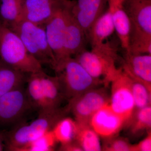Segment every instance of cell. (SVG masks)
Here are the masks:
<instances>
[{
	"mask_svg": "<svg viewBox=\"0 0 151 151\" xmlns=\"http://www.w3.org/2000/svg\"><path fill=\"white\" fill-rule=\"evenodd\" d=\"M122 63L123 72L132 79L151 88V54L126 52Z\"/></svg>",
	"mask_w": 151,
	"mask_h": 151,
	"instance_id": "cell-13",
	"label": "cell"
},
{
	"mask_svg": "<svg viewBox=\"0 0 151 151\" xmlns=\"http://www.w3.org/2000/svg\"><path fill=\"white\" fill-rule=\"evenodd\" d=\"M23 0H0V20L11 29L22 20Z\"/></svg>",
	"mask_w": 151,
	"mask_h": 151,
	"instance_id": "cell-21",
	"label": "cell"
},
{
	"mask_svg": "<svg viewBox=\"0 0 151 151\" xmlns=\"http://www.w3.org/2000/svg\"><path fill=\"white\" fill-rule=\"evenodd\" d=\"M26 75L0 59V96L23 86L27 79Z\"/></svg>",
	"mask_w": 151,
	"mask_h": 151,
	"instance_id": "cell-19",
	"label": "cell"
},
{
	"mask_svg": "<svg viewBox=\"0 0 151 151\" xmlns=\"http://www.w3.org/2000/svg\"><path fill=\"white\" fill-rule=\"evenodd\" d=\"M74 3L68 13L65 26L64 49L67 57L74 56L85 49L87 39L84 30L72 14L71 9Z\"/></svg>",
	"mask_w": 151,
	"mask_h": 151,
	"instance_id": "cell-15",
	"label": "cell"
},
{
	"mask_svg": "<svg viewBox=\"0 0 151 151\" xmlns=\"http://www.w3.org/2000/svg\"><path fill=\"white\" fill-rule=\"evenodd\" d=\"M74 1L65 0L53 16L44 25L49 45L55 58L56 64L68 57L64 51V37L68 13Z\"/></svg>",
	"mask_w": 151,
	"mask_h": 151,
	"instance_id": "cell-9",
	"label": "cell"
},
{
	"mask_svg": "<svg viewBox=\"0 0 151 151\" xmlns=\"http://www.w3.org/2000/svg\"><path fill=\"white\" fill-rule=\"evenodd\" d=\"M151 131L148 132L145 138L138 144L132 145V151H151Z\"/></svg>",
	"mask_w": 151,
	"mask_h": 151,
	"instance_id": "cell-28",
	"label": "cell"
},
{
	"mask_svg": "<svg viewBox=\"0 0 151 151\" xmlns=\"http://www.w3.org/2000/svg\"><path fill=\"white\" fill-rule=\"evenodd\" d=\"M59 151H83L81 147L75 140L65 145H60Z\"/></svg>",
	"mask_w": 151,
	"mask_h": 151,
	"instance_id": "cell-29",
	"label": "cell"
},
{
	"mask_svg": "<svg viewBox=\"0 0 151 151\" xmlns=\"http://www.w3.org/2000/svg\"><path fill=\"white\" fill-rule=\"evenodd\" d=\"M56 143L52 130H50L26 146L21 151H53Z\"/></svg>",
	"mask_w": 151,
	"mask_h": 151,
	"instance_id": "cell-26",
	"label": "cell"
},
{
	"mask_svg": "<svg viewBox=\"0 0 151 151\" xmlns=\"http://www.w3.org/2000/svg\"><path fill=\"white\" fill-rule=\"evenodd\" d=\"M97 86L77 97L68 107L78 124H89L90 120L99 109L110 103V95L106 88Z\"/></svg>",
	"mask_w": 151,
	"mask_h": 151,
	"instance_id": "cell-7",
	"label": "cell"
},
{
	"mask_svg": "<svg viewBox=\"0 0 151 151\" xmlns=\"http://www.w3.org/2000/svg\"><path fill=\"white\" fill-rule=\"evenodd\" d=\"M42 86L49 109H58L65 100L59 79L57 76H52L43 71L40 73Z\"/></svg>",
	"mask_w": 151,
	"mask_h": 151,
	"instance_id": "cell-18",
	"label": "cell"
},
{
	"mask_svg": "<svg viewBox=\"0 0 151 151\" xmlns=\"http://www.w3.org/2000/svg\"><path fill=\"white\" fill-rule=\"evenodd\" d=\"M114 31L112 12L108 8L96 19L89 28L86 33V39L93 48L105 43Z\"/></svg>",
	"mask_w": 151,
	"mask_h": 151,
	"instance_id": "cell-17",
	"label": "cell"
},
{
	"mask_svg": "<svg viewBox=\"0 0 151 151\" xmlns=\"http://www.w3.org/2000/svg\"><path fill=\"white\" fill-rule=\"evenodd\" d=\"M77 129L75 141L81 147L82 150H102L100 137L92 129L90 125L79 124L77 123Z\"/></svg>",
	"mask_w": 151,
	"mask_h": 151,
	"instance_id": "cell-22",
	"label": "cell"
},
{
	"mask_svg": "<svg viewBox=\"0 0 151 151\" xmlns=\"http://www.w3.org/2000/svg\"><path fill=\"white\" fill-rule=\"evenodd\" d=\"M65 0H23L22 19L44 26Z\"/></svg>",
	"mask_w": 151,
	"mask_h": 151,
	"instance_id": "cell-12",
	"label": "cell"
},
{
	"mask_svg": "<svg viewBox=\"0 0 151 151\" xmlns=\"http://www.w3.org/2000/svg\"><path fill=\"white\" fill-rule=\"evenodd\" d=\"M54 70L68 104L72 103L86 91L104 84L102 80L91 76L72 57H68L58 63Z\"/></svg>",
	"mask_w": 151,
	"mask_h": 151,
	"instance_id": "cell-3",
	"label": "cell"
},
{
	"mask_svg": "<svg viewBox=\"0 0 151 151\" xmlns=\"http://www.w3.org/2000/svg\"><path fill=\"white\" fill-rule=\"evenodd\" d=\"M70 112L67 105L55 110L38 112L37 118L29 124L17 127L5 137L8 150L21 151L24 147L52 129L58 121Z\"/></svg>",
	"mask_w": 151,
	"mask_h": 151,
	"instance_id": "cell-2",
	"label": "cell"
},
{
	"mask_svg": "<svg viewBox=\"0 0 151 151\" xmlns=\"http://www.w3.org/2000/svg\"><path fill=\"white\" fill-rule=\"evenodd\" d=\"M77 129L75 120L64 117L56 123L52 130L57 143L63 145L75 140Z\"/></svg>",
	"mask_w": 151,
	"mask_h": 151,
	"instance_id": "cell-24",
	"label": "cell"
},
{
	"mask_svg": "<svg viewBox=\"0 0 151 151\" xmlns=\"http://www.w3.org/2000/svg\"><path fill=\"white\" fill-rule=\"evenodd\" d=\"M125 127L129 129L132 135L151 131V105L135 110Z\"/></svg>",
	"mask_w": 151,
	"mask_h": 151,
	"instance_id": "cell-23",
	"label": "cell"
},
{
	"mask_svg": "<svg viewBox=\"0 0 151 151\" xmlns=\"http://www.w3.org/2000/svg\"><path fill=\"white\" fill-rule=\"evenodd\" d=\"M23 86L0 96V125L17 124L32 108Z\"/></svg>",
	"mask_w": 151,
	"mask_h": 151,
	"instance_id": "cell-10",
	"label": "cell"
},
{
	"mask_svg": "<svg viewBox=\"0 0 151 151\" xmlns=\"http://www.w3.org/2000/svg\"><path fill=\"white\" fill-rule=\"evenodd\" d=\"M111 84L110 107L127 124L134 112L135 106L131 88V78L121 70Z\"/></svg>",
	"mask_w": 151,
	"mask_h": 151,
	"instance_id": "cell-8",
	"label": "cell"
},
{
	"mask_svg": "<svg viewBox=\"0 0 151 151\" xmlns=\"http://www.w3.org/2000/svg\"><path fill=\"white\" fill-rule=\"evenodd\" d=\"M74 56L91 76L102 80L105 86H108L122 70L116 67L119 59L117 50L108 42L92 48L91 51L84 49Z\"/></svg>",
	"mask_w": 151,
	"mask_h": 151,
	"instance_id": "cell-4",
	"label": "cell"
},
{
	"mask_svg": "<svg viewBox=\"0 0 151 151\" xmlns=\"http://www.w3.org/2000/svg\"><path fill=\"white\" fill-rule=\"evenodd\" d=\"M0 59L26 74L44 71L41 64L28 52L17 34L3 25L0 29Z\"/></svg>",
	"mask_w": 151,
	"mask_h": 151,
	"instance_id": "cell-5",
	"label": "cell"
},
{
	"mask_svg": "<svg viewBox=\"0 0 151 151\" xmlns=\"http://www.w3.org/2000/svg\"><path fill=\"white\" fill-rule=\"evenodd\" d=\"M102 147L105 151H132V145L127 138L116 136L107 139Z\"/></svg>",
	"mask_w": 151,
	"mask_h": 151,
	"instance_id": "cell-27",
	"label": "cell"
},
{
	"mask_svg": "<svg viewBox=\"0 0 151 151\" xmlns=\"http://www.w3.org/2000/svg\"><path fill=\"white\" fill-rule=\"evenodd\" d=\"M130 22L128 52L151 54V0H124Z\"/></svg>",
	"mask_w": 151,
	"mask_h": 151,
	"instance_id": "cell-1",
	"label": "cell"
},
{
	"mask_svg": "<svg viewBox=\"0 0 151 151\" xmlns=\"http://www.w3.org/2000/svg\"><path fill=\"white\" fill-rule=\"evenodd\" d=\"M18 36L30 54L41 65L54 69L56 62L49 45L44 26L22 19L11 29Z\"/></svg>",
	"mask_w": 151,
	"mask_h": 151,
	"instance_id": "cell-6",
	"label": "cell"
},
{
	"mask_svg": "<svg viewBox=\"0 0 151 151\" xmlns=\"http://www.w3.org/2000/svg\"><path fill=\"white\" fill-rule=\"evenodd\" d=\"M124 0H108V8L112 12L115 31L119 37L121 46L128 52L129 46V19L123 5Z\"/></svg>",
	"mask_w": 151,
	"mask_h": 151,
	"instance_id": "cell-16",
	"label": "cell"
},
{
	"mask_svg": "<svg viewBox=\"0 0 151 151\" xmlns=\"http://www.w3.org/2000/svg\"><path fill=\"white\" fill-rule=\"evenodd\" d=\"M108 0H75L72 14L86 35L92 24L105 12Z\"/></svg>",
	"mask_w": 151,
	"mask_h": 151,
	"instance_id": "cell-14",
	"label": "cell"
},
{
	"mask_svg": "<svg viewBox=\"0 0 151 151\" xmlns=\"http://www.w3.org/2000/svg\"><path fill=\"white\" fill-rule=\"evenodd\" d=\"M2 25H3L2 24L1 22V20H0V29H1V28Z\"/></svg>",
	"mask_w": 151,
	"mask_h": 151,
	"instance_id": "cell-31",
	"label": "cell"
},
{
	"mask_svg": "<svg viewBox=\"0 0 151 151\" xmlns=\"http://www.w3.org/2000/svg\"><path fill=\"white\" fill-rule=\"evenodd\" d=\"M41 72L29 74L27 79V88L26 89L32 108L37 109L38 112L51 110L49 109L42 86L40 79Z\"/></svg>",
	"mask_w": 151,
	"mask_h": 151,
	"instance_id": "cell-20",
	"label": "cell"
},
{
	"mask_svg": "<svg viewBox=\"0 0 151 151\" xmlns=\"http://www.w3.org/2000/svg\"><path fill=\"white\" fill-rule=\"evenodd\" d=\"M131 79V88L134 103V111L151 105V88L142 82Z\"/></svg>",
	"mask_w": 151,
	"mask_h": 151,
	"instance_id": "cell-25",
	"label": "cell"
},
{
	"mask_svg": "<svg viewBox=\"0 0 151 151\" xmlns=\"http://www.w3.org/2000/svg\"><path fill=\"white\" fill-rule=\"evenodd\" d=\"M5 142V137L0 133V151H3L5 147L4 142Z\"/></svg>",
	"mask_w": 151,
	"mask_h": 151,
	"instance_id": "cell-30",
	"label": "cell"
},
{
	"mask_svg": "<svg viewBox=\"0 0 151 151\" xmlns=\"http://www.w3.org/2000/svg\"><path fill=\"white\" fill-rule=\"evenodd\" d=\"M89 125L99 137L107 139L117 135L125 126V122L113 111L109 104L94 113Z\"/></svg>",
	"mask_w": 151,
	"mask_h": 151,
	"instance_id": "cell-11",
	"label": "cell"
}]
</instances>
